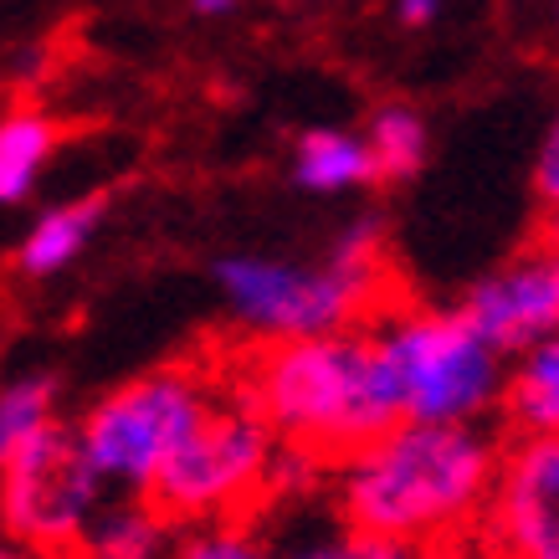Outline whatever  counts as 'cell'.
Returning a JSON list of instances; mask_svg holds the SVG:
<instances>
[{"label": "cell", "mask_w": 559, "mask_h": 559, "mask_svg": "<svg viewBox=\"0 0 559 559\" xmlns=\"http://www.w3.org/2000/svg\"><path fill=\"white\" fill-rule=\"evenodd\" d=\"M492 473H498V452L483 431L401 421L344 462V524L349 534L395 544L406 555L473 539L477 519L488 509Z\"/></svg>", "instance_id": "1"}, {"label": "cell", "mask_w": 559, "mask_h": 559, "mask_svg": "<svg viewBox=\"0 0 559 559\" xmlns=\"http://www.w3.org/2000/svg\"><path fill=\"white\" fill-rule=\"evenodd\" d=\"M304 462H349L401 426V395L374 340H277L247 370V401Z\"/></svg>", "instance_id": "2"}, {"label": "cell", "mask_w": 559, "mask_h": 559, "mask_svg": "<svg viewBox=\"0 0 559 559\" xmlns=\"http://www.w3.org/2000/svg\"><path fill=\"white\" fill-rule=\"evenodd\" d=\"M272 467L277 437L262 416L252 406H211L144 492L159 519H231L272 488Z\"/></svg>", "instance_id": "3"}, {"label": "cell", "mask_w": 559, "mask_h": 559, "mask_svg": "<svg viewBox=\"0 0 559 559\" xmlns=\"http://www.w3.org/2000/svg\"><path fill=\"white\" fill-rule=\"evenodd\" d=\"M374 349L411 426H467L498 395V355L457 313H411Z\"/></svg>", "instance_id": "4"}, {"label": "cell", "mask_w": 559, "mask_h": 559, "mask_svg": "<svg viewBox=\"0 0 559 559\" xmlns=\"http://www.w3.org/2000/svg\"><path fill=\"white\" fill-rule=\"evenodd\" d=\"M205 416H211V401H205L201 380H190L186 370H165L108 395L83 421L78 447H83L87 467L98 473V483L150 488L154 473L170 462V452Z\"/></svg>", "instance_id": "5"}, {"label": "cell", "mask_w": 559, "mask_h": 559, "mask_svg": "<svg viewBox=\"0 0 559 559\" xmlns=\"http://www.w3.org/2000/svg\"><path fill=\"white\" fill-rule=\"evenodd\" d=\"M98 509V473L72 431L47 421L0 457V519L41 555L78 549Z\"/></svg>", "instance_id": "6"}, {"label": "cell", "mask_w": 559, "mask_h": 559, "mask_svg": "<svg viewBox=\"0 0 559 559\" xmlns=\"http://www.w3.org/2000/svg\"><path fill=\"white\" fill-rule=\"evenodd\" d=\"M221 288L231 293L241 319L257 323L262 334L277 340H323L340 334L349 319H359L374 304V267H288L267 257H226L216 267Z\"/></svg>", "instance_id": "7"}, {"label": "cell", "mask_w": 559, "mask_h": 559, "mask_svg": "<svg viewBox=\"0 0 559 559\" xmlns=\"http://www.w3.org/2000/svg\"><path fill=\"white\" fill-rule=\"evenodd\" d=\"M477 544L488 559H559V437H524L498 457Z\"/></svg>", "instance_id": "8"}, {"label": "cell", "mask_w": 559, "mask_h": 559, "mask_svg": "<svg viewBox=\"0 0 559 559\" xmlns=\"http://www.w3.org/2000/svg\"><path fill=\"white\" fill-rule=\"evenodd\" d=\"M457 319L492 355L534 349L549 334H559V252L539 247V252L519 257L513 267L492 272L483 288L467 293Z\"/></svg>", "instance_id": "9"}, {"label": "cell", "mask_w": 559, "mask_h": 559, "mask_svg": "<svg viewBox=\"0 0 559 559\" xmlns=\"http://www.w3.org/2000/svg\"><path fill=\"white\" fill-rule=\"evenodd\" d=\"M509 421L524 437H559V334L534 344L509 380Z\"/></svg>", "instance_id": "10"}, {"label": "cell", "mask_w": 559, "mask_h": 559, "mask_svg": "<svg viewBox=\"0 0 559 559\" xmlns=\"http://www.w3.org/2000/svg\"><path fill=\"white\" fill-rule=\"evenodd\" d=\"M298 180L313 190L359 186V180H374V159L359 139L334 134V129H313L298 144Z\"/></svg>", "instance_id": "11"}, {"label": "cell", "mask_w": 559, "mask_h": 559, "mask_svg": "<svg viewBox=\"0 0 559 559\" xmlns=\"http://www.w3.org/2000/svg\"><path fill=\"white\" fill-rule=\"evenodd\" d=\"M57 129L41 114H11L0 123V201H21L47 165Z\"/></svg>", "instance_id": "12"}, {"label": "cell", "mask_w": 559, "mask_h": 559, "mask_svg": "<svg viewBox=\"0 0 559 559\" xmlns=\"http://www.w3.org/2000/svg\"><path fill=\"white\" fill-rule=\"evenodd\" d=\"M103 201H83V205H62V211H51L32 226V237L21 247V267L26 272H57L68 267L72 257L83 252V241L93 237V221H98Z\"/></svg>", "instance_id": "13"}, {"label": "cell", "mask_w": 559, "mask_h": 559, "mask_svg": "<svg viewBox=\"0 0 559 559\" xmlns=\"http://www.w3.org/2000/svg\"><path fill=\"white\" fill-rule=\"evenodd\" d=\"M165 544V519L154 509H119L103 513L98 524H87L83 549L87 559H154Z\"/></svg>", "instance_id": "14"}, {"label": "cell", "mask_w": 559, "mask_h": 559, "mask_svg": "<svg viewBox=\"0 0 559 559\" xmlns=\"http://www.w3.org/2000/svg\"><path fill=\"white\" fill-rule=\"evenodd\" d=\"M365 150L374 159V175H416L426 154V129L411 108H385L374 119V134Z\"/></svg>", "instance_id": "15"}, {"label": "cell", "mask_w": 559, "mask_h": 559, "mask_svg": "<svg viewBox=\"0 0 559 559\" xmlns=\"http://www.w3.org/2000/svg\"><path fill=\"white\" fill-rule=\"evenodd\" d=\"M51 390L57 385H51L47 374H32L21 385L0 390V457L51 421Z\"/></svg>", "instance_id": "16"}, {"label": "cell", "mask_w": 559, "mask_h": 559, "mask_svg": "<svg viewBox=\"0 0 559 559\" xmlns=\"http://www.w3.org/2000/svg\"><path fill=\"white\" fill-rule=\"evenodd\" d=\"M180 559H267V555L237 528H205L180 549Z\"/></svg>", "instance_id": "17"}, {"label": "cell", "mask_w": 559, "mask_h": 559, "mask_svg": "<svg viewBox=\"0 0 559 559\" xmlns=\"http://www.w3.org/2000/svg\"><path fill=\"white\" fill-rule=\"evenodd\" d=\"M293 559H406V549L380 539H365V534H344V539L313 544V549H298Z\"/></svg>", "instance_id": "18"}, {"label": "cell", "mask_w": 559, "mask_h": 559, "mask_svg": "<svg viewBox=\"0 0 559 559\" xmlns=\"http://www.w3.org/2000/svg\"><path fill=\"white\" fill-rule=\"evenodd\" d=\"M534 186H539V195L549 205H559V123L549 129V139H544V154H539V170H534Z\"/></svg>", "instance_id": "19"}, {"label": "cell", "mask_w": 559, "mask_h": 559, "mask_svg": "<svg viewBox=\"0 0 559 559\" xmlns=\"http://www.w3.org/2000/svg\"><path fill=\"white\" fill-rule=\"evenodd\" d=\"M406 559H488V549L477 539H457V544H431V549H416Z\"/></svg>", "instance_id": "20"}, {"label": "cell", "mask_w": 559, "mask_h": 559, "mask_svg": "<svg viewBox=\"0 0 559 559\" xmlns=\"http://www.w3.org/2000/svg\"><path fill=\"white\" fill-rule=\"evenodd\" d=\"M437 5L441 0H401V21L406 26H426V21L437 16Z\"/></svg>", "instance_id": "21"}, {"label": "cell", "mask_w": 559, "mask_h": 559, "mask_svg": "<svg viewBox=\"0 0 559 559\" xmlns=\"http://www.w3.org/2000/svg\"><path fill=\"white\" fill-rule=\"evenodd\" d=\"M544 247L559 252V205H549V216H544Z\"/></svg>", "instance_id": "22"}, {"label": "cell", "mask_w": 559, "mask_h": 559, "mask_svg": "<svg viewBox=\"0 0 559 559\" xmlns=\"http://www.w3.org/2000/svg\"><path fill=\"white\" fill-rule=\"evenodd\" d=\"M195 11L201 16H221V11H231V0H195Z\"/></svg>", "instance_id": "23"}, {"label": "cell", "mask_w": 559, "mask_h": 559, "mask_svg": "<svg viewBox=\"0 0 559 559\" xmlns=\"http://www.w3.org/2000/svg\"><path fill=\"white\" fill-rule=\"evenodd\" d=\"M0 559H32V555H26L21 544H5V539H0Z\"/></svg>", "instance_id": "24"}]
</instances>
